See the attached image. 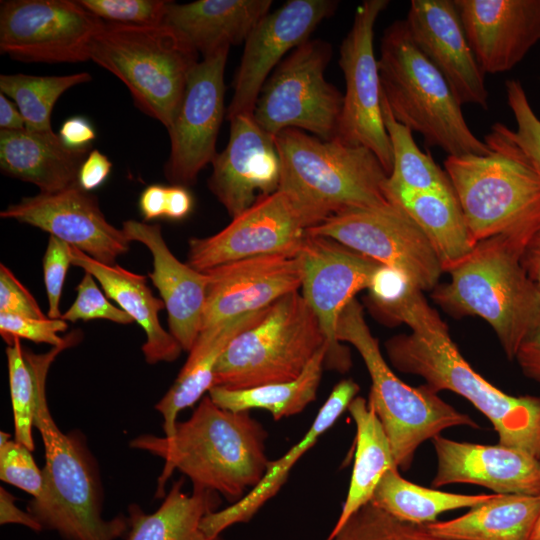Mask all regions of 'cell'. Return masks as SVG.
I'll list each match as a JSON object with an SVG mask.
<instances>
[{"label":"cell","instance_id":"484cf974","mask_svg":"<svg viewBox=\"0 0 540 540\" xmlns=\"http://www.w3.org/2000/svg\"><path fill=\"white\" fill-rule=\"evenodd\" d=\"M360 387L352 379H343L332 389L305 435L282 457L269 461L267 470L248 494L236 503L206 515L201 529L208 536L222 534L227 528L250 521L259 509L285 484L294 464L330 429L356 397Z\"/></svg>","mask_w":540,"mask_h":540},{"label":"cell","instance_id":"30bf717a","mask_svg":"<svg viewBox=\"0 0 540 540\" xmlns=\"http://www.w3.org/2000/svg\"><path fill=\"white\" fill-rule=\"evenodd\" d=\"M325 344L320 323L301 292L289 293L231 341L215 367L213 386L247 389L292 381Z\"/></svg>","mask_w":540,"mask_h":540},{"label":"cell","instance_id":"7bdbcfd3","mask_svg":"<svg viewBox=\"0 0 540 540\" xmlns=\"http://www.w3.org/2000/svg\"><path fill=\"white\" fill-rule=\"evenodd\" d=\"M0 479L33 498H39L44 490L43 471L36 465L31 450L15 439L0 446Z\"/></svg>","mask_w":540,"mask_h":540},{"label":"cell","instance_id":"ba28073f","mask_svg":"<svg viewBox=\"0 0 540 540\" xmlns=\"http://www.w3.org/2000/svg\"><path fill=\"white\" fill-rule=\"evenodd\" d=\"M34 426L45 451L44 490L27 506L43 529L64 540H116L128 532V518L102 516L99 481L81 441L63 433L47 404L46 386L38 394Z\"/></svg>","mask_w":540,"mask_h":540},{"label":"cell","instance_id":"e575fe53","mask_svg":"<svg viewBox=\"0 0 540 540\" xmlns=\"http://www.w3.org/2000/svg\"><path fill=\"white\" fill-rule=\"evenodd\" d=\"M327 350L328 345L325 344L301 375L292 381L247 389L213 386L208 395L219 407L230 411L262 409L270 412L274 420L296 415L316 399Z\"/></svg>","mask_w":540,"mask_h":540},{"label":"cell","instance_id":"603a6c76","mask_svg":"<svg viewBox=\"0 0 540 540\" xmlns=\"http://www.w3.org/2000/svg\"><path fill=\"white\" fill-rule=\"evenodd\" d=\"M484 74L509 71L540 40V0H454Z\"/></svg>","mask_w":540,"mask_h":540},{"label":"cell","instance_id":"6f0895ef","mask_svg":"<svg viewBox=\"0 0 540 540\" xmlns=\"http://www.w3.org/2000/svg\"><path fill=\"white\" fill-rule=\"evenodd\" d=\"M531 540H540V515L531 536Z\"/></svg>","mask_w":540,"mask_h":540},{"label":"cell","instance_id":"6da1fadb","mask_svg":"<svg viewBox=\"0 0 540 540\" xmlns=\"http://www.w3.org/2000/svg\"><path fill=\"white\" fill-rule=\"evenodd\" d=\"M376 314L390 323H404L410 334L385 342L391 364L421 376L438 392L449 390L470 401L493 424L499 444L522 449L540 459V398L510 396L477 373L459 352L446 323L422 291L412 287L396 303Z\"/></svg>","mask_w":540,"mask_h":540},{"label":"cell","instance_id":"2e32d148","mask_svg":"<svg viewBox=\"0 0 540 540\" xmlns=\"http://www.w3.org/2000/svg\"><path fill=\"white\" fill-rule=\"evenodd\" d=\"M297 256L302 271L300 292L328 344L324 367L345 373L352 361L348 348L337 340V323L355 295L368 289L381 264L329 237L310 233Z\"/></svg>","mask_w":540,"mask_h":540},{"label":"cell","instance_id":"816d5d0a","mask_svg":"<svg viewBox=\"0 0 540 540\" xmlns=\"http://www.w3.org/2000/svg\"><path fill=\"white\" fill-rule=\"evenodd\" d=\"M20 524L35 532L43 529L42 525L29 512L22 511L15 505V498L3 487L0 488V524Z\"/></svg>","mask_w":540,"mask_h":540},{"label":"cell","instance_id":"f35d334b","mask_svg":"<svg viewBox=\"0 0 540 540\" xmlns=\"http://www.w3.org/2000/svg\"><path fill=\"white\" fill-rule=\"evenodd\" d=\"M87 72L61 76L3 74L0 91L11 98L20 110L26 129L52 131L51 113L60 96L70 88L91 81Z\"/></svg>","mask_w":540,"mask_h":540},{"label":"cell","instance_id":"5b68a950","mask_svg":"<svg viewBox=\"0 0 540 540\" xmlns=\"http://www.w3.org/2000/svg\"><path fill=\"white\" fill-rule=\"evenodd\" d=\"M449 282L437 285L432 298L456 316L484 319L509 359L540 327V289L528 276L521 254L505 239L477 242L471 254L448 271Z\"/></svg>","mask_w":540,"mask_h":540},{"label":"cell","instance_id":"d6a6232c","mask_svg":"<svg viewBox=\"0 0 540 540\" xmlns=\"http://www.w3.org/2000/svg\"><path fill=\"white\" fill-rule=\"evenodd\" d=\"M183 484V479L175 481L152 513L131 504L125 540H224L221 535L208 536L201 529L202 519L218 510L219 494L199 487H193L192 493L186 494Z\"/></svg>","mask_w":540,"mask_h":540},{"label":"cell","instance_id":"ee69618b","mask_svg":"<svg viewBox=\"0 0 540 540\" xmlns=\"http://www.w3.org/2000/svg\"><path fill=\"white\" fill-rule=\"evenodd\" d=\"M76 291L77 297L75 301L62 314L61 319L69 322L104 319L123 325L135 322L128 313L109 301L90 273H84L83 278L76 287Z\"/></svg>","mask_w":540,"mask_h":540},{"label":"cell","instance_id":"7402d4cb","mask_svg":"<svg viewBox=\"0 0 540 540\" xmlns=\"http://www.w3.org/2000/svg\"><path fill=\"white\" fill-rule=\"evenodd\" d=\"M405 21L414 43L457 100L488 109L485 74L470 48L454 0H412Z\"/></svg>","mask_w":540,"mask_h":540},{"label":"cell","instance_id":"f5cc1de1","mask_svg":"<svg viewBox=\"0 0 540 540\" xmlns=\"http://www.w3.org/2000/svg\"><path fill=\"white\" fill-rule=\"evenodd\" d=\"M167 186L154 184L146 187L139 198V209L146 221L165 217Z\"/></svg>","mask_w":540,"mask_h":540},{"label":"cell","instance_id":"d4e9b609","mask_svg":"<svg viewBox=\"0 0 540 540\" xmlns=\"http://www.w3.org/2000/svg\"><path fill=\"white\" fill-rule=\"evenodd\" d=\"M127 239L144 244L153 256L148 274L168 313L170 334L183 350L190 351L202 328L208 279L179 261L168 248L159 224L127 220L122 224Z\"/></svg>","mask_w":540,"mask_h":540},{"label":"cell","instance_id":"60d3db41","mask_svg":"<svg viewBox=\"0 0 540 540\" xmlns=\"http://www.w3.org/2000/svg\"><path fill=\"white\" fill-rule=\"evenodd\" d=\"M78 2L105 22L130 26L162 25L169 3L164 0H78Z\"/></svg>","mask_w":540,"mask_h":540},{"label":"cell","instance_id":"d590c367","mask_svg":"<svg viewBox=\"0 0 540 540\" xmlns=\"http://www.w3.org/2000/svg\"><path fill=\"white\" fill-rule=\"evenodd\" d=\"M69 334L65 344L52 347L42 354L23 348L19 338H14L6 348L14 436L16 441L31 451L34 449L32 428L38 394L46 386L49 368L62 351L76 345L83 338L82 331L78 329Z\"/></svg>","mask_w":540,"mask_h":540},{"label":"cell","instance_id":"8d00e7d4","mask_svg":"<svg viewBox=\"0 0 540 540\" xmlns=\"http://www.w3.org/2000/svg\"><path fill=\"white\" fill-rule=\"evenodd\" d=\"M494 494L464 495L422 487L404 479L394 468L383 475L370 502L400 521L426 525L436 522L441 513L476 507Z\"/></svg>","mask_w":540,"mask_h":540},{"label":"cell","instance_id":"44dd1931","mask_svg":"<svg viewBox=\"0 0 540 540\" xmlns=\"http://www.w3.org/2000/svg\"><path fill=\"white\" fill-rule=\"evenodd\" d=\"M207 276L202 328L263 310L285 295L300 291L298 256H257L204 271Z\"/></svg>","mask_w":540,"mask_h":540},{"label":"cell","instance_id":"1f68e13d","mask_svg":"<svg viewBox=\"0 0 540 540\" xmlns=\"http://www.w3.org/2000/svg\"><path fill=\"white\" fill-rule=\"evenodd\" d=\"M422 231L443 271L466 259L477 242L472 238L454 190L402 192L389 197Z\"/></svg>","mask_w":540,"mask_h":540},{"label":"cell","instance_id":"7a4b0ae2","mask_svg":"<svg viewBox=\"0 0 540 540\" xmlns=\"http://www.w3.org/2000/svg\"><path fill=\"white\" fill-rule=\"evenodd\" d=\"M267 438L266 429L249 411L226 410L206 395L186 421L177 422L171 437L145 434L130 446L165 461L158 497L177 469L193 487L217 492L233 504L262 480L270 461Z\"/></svg>","mask_w":540,"mask_h":540},{"label":"cell","instance_id":"ffe728a7","mask_svg":"<svg viewBox=\"0 0 540 540\" xmlns=\"http://www.w3.org/2000/svg\"><path fill=\"white\" fill-rule=\"evenodd\" d=\"M230 121L229 141L212 161L208 187L233 219L279 188L281 164L273 135L253 114Z\"/></svg>","mask_w":540,"mask_h":540},{"label":"cell","instance_id":"8992f818","mask_svg":"<svg viewBox=\"0 0 540 540\" xmlns=\"http://www.w3.org/2000/svg\"><path fill=\"white\" fill-rule=\"evenodd\" d=\"M274 140L281 164L278 189L327 218L390 202L389 175L370 149L323 140L294 128L279 132Z\"/></svg>","mask_w":540,"mask_h":540},{"label":"cell","instance_id":"83f0119b","mask_svg":"<svg viewBox=\"0 0 540 540\" xmlns=\"http://www.w3.org/2000/svg\"><path fill=\"white\" fill-rule=\"evenodd\" d=\"M90 151L66 147L53 130L0 131L2 173L33 183L43 193L79 185V170Z\"/></svg>","mask_w":540,"mask_h":540},{"label":"cell","instance_id":"4dcf8cb0","mask_svg":"<svg viewBox=\"0 0 540 540\" xmlns=\"http://www.w3.org/2000/svg\"><path fill=\"white\" fill-rule=\"evenodd\" d=\"M539 515L540 495L495 493L460 517L424 526L450 540H531Z\"/></svg>","mask_w":540,"mask_h":540},{"label":"cell","instance_id":"d6986e66","mask_svg":"<svg viewBox=\"0 0 540 540\" xmlns=\"http://www.w3.org/2000/svg\"><path fill=\"white\" fill-rule=\"evenodd\" d=\"M0 216L46 231L107 265H115L129 250L130 241L123 230L107 221L96 196L79 185L24 197Z\"/></svg>","mask_w":540,"mask_h":540},{"label":"cell","instance_id":"db71d44e","mask_svg":"<svg viewBox=\"0 0 540 540\" xmlns=\"http://www.w3.org/2000/svg\"><path fill=\"white\" fill-rule=\"evenodd\" d=\"M193 208V197L187 187L167 186L165 217L171 220L186 218Z\"/></svg>","mask_w":540,"mask_h":540},{"label":"cell","instance_id":"bcb514c9","mask_svg":"<svg viewBox=\"0 0 540 540\" xmlns=\"http://www.w3.org/2000/svg\"><path fill=\"white\" fill-rule=\"evenodd\" d=\"M71 246L50 236L43 257V275L48 297V317L61 319L60 301L65 277L71 262Z\"/></svg>","mask_w":540,"mask_h":540},{"label":"cell","instance_id":"4316f807","mask_svg":"<svg viewBox=\"0 0 540 540\" xmlns=\"http://www.w3.org/2000/svg\"><path fill=\"white\" fill-rule=\"evenodd\" d=\"M271 5V0L169 1L163 25L176 30L205 58L245 42Z\"/></svg>","mask_w":540,"mask_h":540},{"label":"cell","instance_id":"9a60e30c","mask_svg":"<svg viewBox=\"0 0 540 540\" xmlns=\"http://www.w3.org/2000/svg\"><path fill=\"white\" fill-rule=\"evenodd\" d=\"M103 23L78 1H1L0 51L23 62L87 61Z\"/></svg>","mask_w":540,"mask_h":540},{"label":"cell","instance_id":"f6af8a7d","mask_svg":"<svg viewBox=\"0 0 540 540\" xmlns=\"http://www.w3.org/2000/svg\"><path fill=\"white\" fill-rule=\"evenodd\" d=\"M67 327V321L63 319H35L0 313V334L8 345L14 338H19L60 346L68 341L70 334L61 337L58 333L66 331Z\"/></svg>","mask_w":540,"mask_h":540},{"label":"cell","instance_id":"5bb4252c","mask_svg":"<svg viewBox=\"0 0 540 540\" xmlns=\"http://www.w3.org/2000/svg\"><path fill=\"white\" fill-rule=\"evenodd\" d=\"M388 4V0L363 1L341 43L339 65L346 88L334 139L370 149L389 175L393 156L383 122L378 60L373 46L377 18Z\"/></svg>","mask_w":540,"mask_h":540},{"label":"cell","instance_id":"c3c4849f","mask_svg":"<svg viewBox=\"0 0 540 540\" xmlns=\"http://www.w3.org/2000/svg\"><path fill=\"white\" fill-rule=\"evenodd\" d=\"M111 168L112 162L105 154L97 149L91 150L80 167L79 186L87 192L99 188L108 178Z\"/></svg>","mask_w":540,"mask_h":540},{"label":"cell","instance_id":"836d02e7","mask_svg":"<svg viewBox=\"0 0 540 540\" xmlns=\"http://www.w3.org/2000/svg\"><path fill=\"white\" fill-rule=\"evenodd\" d=\"M348 411L356 425V447L351 480L340 515L328 536L334 535L361 507L371 501L383 475L395 464L386 432L363 397H355Z\"/></svg>","mask_w":540,"mask_h":540},{"label":"cell","instance_id":"f546056e","mask_svg":"<svg viewBox=\"0 0 540 540\" xmlns=\"http://www.w3.org/2000/svg\"><path fill=\"white\" fill-rule=\"evenodd\" d=\"M268 308L201 330L174 384L155 405L163 417L164 436L171 437L175 433L178 414L201 400L213 387L215 367L231 341L258 323Z\"/></svg>","mask_w":540,"mask_h":540},{"label":"cell","instance_id":"9c48e42d","mask_svg":"<svg viewBox=\"0 0 540 540\" xmlns=\"http://www.w3.org/2000/svg\"><path fill=\"white\" fill-rule=\"evenodd\" d=\"M336 337L340 343L351 344L366 365L372 382L368 403L386 432L398 469H409L419 445L444 429L479 428L471 417L443 401L426 384L411 387L392 372L356 299L342 311Z\"/></svg>","mask_w":540,"mask_h":540},{"label":"cell","instance_id":"ab89813d","mask_svg":"<svg viewBox=\"0 0 540 540\" xmlns=\"http://www.w3.org/2000/svg\"><path fill=\"white\" fill-rule=\"evenodd\" d=\"M326 540H450L429 532L424 525L396 519L371 502L355 512Z\"/></svg>","mask_w":540,"mask_h":540},{"label":"cell","instance_id":"cb8c5ba5","mask_svg":"<svg viewBox=\"0 0 540 540\" xmlns=\"http://www.w3.org/2000/svg\"><path fill=\"white\" fill-rule=\"evenodd\" d=\"M437 471L432 485L471 483L496 494L540 495V459L515 447L432 439Z\"/></svg>","mask_w":540,"mask_h":540},{"label":"cell","instance_id":"b9f144b4","mask_svg":"<svg viewBox=\"0 0 540 540\" xmlns=\"http://www.w3.org/2000/svg\"><path fill=\"white\" fill-rule=\"evenodd\" d=\"M505 90L508 106L516 121V129L509 128L510 136L540 171V119L518 80H507Z\"/></svg>","mask_w":540,"mask_h":540},{"label":"cell","instance_id":"7c38bea8","mask_svg":"<svg viewBox=\"0 0 540 540\" xmlns=\"http://www.w3.org/2000/svg\"><path fill=\"white\" fill-rule=\"evenodd\" d=\"M327 217L292 193L260 197L218 233L191 238L187 264L204 272L229 262L266 255H298L308 230Z\"/></svg>","mask_w":540,"mask_h":540},{"label":"cell","instance_id":"f1b7e54d","mask_svg":"<svg viewBox=\"0 0 540 540\" xmlns=\"http://www.w3.org/2000/svg\"><path fill=\"white\" fill-rule=\"evenodd\" d=\"M70 256L73 265L90 273L100 283L106 296L142 327L146 335L142 352L147 363L171 362L179 357L182 347L159 321V312L165 304L153 295L144 275L118 264L101 263L72 246Z\"/></svg>","mask_w":540,"mask_h":540},{"label":"cell","instance_id":"e0dca14e","mask_svg":"<svg viewBox=\"0 0 540 540\" xmlns=\"http://www.w3.org/2000/svg\"><path fill=\"white\" fill-rule=\"evenodd\" d=\"M230 48L203 58L192 70L171 127L164 174L173 185H193L216 156L224 117V71Z\"/></svg>","mask_w":540,"mask_h":540},{"label":"cell","instance_id":"8fae6325","mask_svg":"<svg viewBox=\"0 0 540 540\" xmlns=\"http://www.w3.org/2000/svg\"><path fill=\"white\" fill-rule=\"evenodd\" d=\"M329 43L308 40L291 51L266 80L253 117L275 136L285 129L310 132L323 140L336 136L343 94L325 78Z\"/></svg>","mask_w":540,"mask_h":540},{"label":"cell","instance_id":"11a10c76","mask_svg":"<svg viewBox=\"0 0 540 540\" xmlns=\"http://www.w3.org/2000/svg\"><path fill=\"white\" fill-rule=\"evenodd\" d=\"M521 263L528 276L540 289V229L524 248Z\"/></svg>","mask_w":540,"mask_h":540},{"label":"cell","instance_id":"4fadbf2b","mask_svg":"<svg viewBox=\"0 0 540 540\" xmlns=\"http://www.w3.org/2000/svg\"><path fill=\"white\" fill-rule=\"evenodd\" d=\"M308 233L329 237L403 272L421 291L434 290L444 272L422 231L392 202L331 215Z\"/></svg>","mask_w":540,"mask_h":540},{"label":"cell","instance_id":"7dc6e473","mask_svg":"<svg viewBox=\"0 0 540 540\" xmlns=\"http://www.w3.org/2000/svg\"><path fill=\"white\" fill-rule=\"evenodd\" d=\"M0 313L45 319L36 299L4 264H0Z\"/></svg>","mask_w":540,"mask_h":540},{"label":"cell","instance_id":"f907efd6","mask_svg":"<svg viewBox=\"0 0 540 540\" xmlns=\"http://www.w3.org/2000/svg\"><path fill=\"white\" fill-rule=\"evenodd\" d=\"M515 358L527 377L540 382V327L523 341Z\"/></svg>","mask_w":540,"mask_h":540},{"label":"cell","instance_id":"74e56055","mask_svg":"<svg viewBox=\"0 0 540 540\" xmlns=\"http://www.w3.org/2000/svg\"><path fill=\"white\" fill-rule=\"evenodd\" d=\"M381 108L393 156L386 188L388 199L402 192L453 189L445 170H442L429 154L421 151L411 129L393 117L382 95Z\"/></svg>","mask_w":540,"mask_h":540},{"label":"cell","instance_id":"3957f363","mask_svg":"<svg viewBox=\"0 0 540 540\" xmlns=\"http://www.w3.org/2000/svg\"><path fill=\"white\" fill-rule=\"evenodd\" d=\"M486 155L447 156L444 168L472 238L505 239L521 255L540 229V171L495 123Z\"/></svg>","mask_w":540,"mask_h":540},{"label":"cell","instance_id":"9f6ffc18","mask_svg":"<svg viewBox=\"0 0 540 540\" xmlns=\"http://www.w3.org/2000/svg\"><path fill=\"white\" fill-rule=\"evenodd\" d=\"M0 127L1 130L25 129V120L17 105L9 97L0 93Z\"/></svg>","mask_w":540,"mask_h":540},{"label":"cell","instance_id":"277c9868","mask_svg":"<svg viewBox=\"0 0 540 540\" xmlns=\"http://www.w3.org/2000/svg\"><path fill=\"white\" fill-rule=\"evenodd\" d=\"M378 70L381 95L393 117L420 134L427 146L447 156L490 153L469 128L445 78L414 43L405 19L384 30Z\"/></svg>","mask_w":540,"mask_h":540},{"label":"cell","instance_id":"681fc988","mask_svg":"<svg viewBox=\"0 0 540 540\" xmlns=\"http://www.w3.org/2000/svg\"><path fill=\"white\" fill-rule=\"evenodd\" d=\"M58 136L66 147L86 150L90 149L91 143L96 138V131L87 118L73 116L63 122Z\"/></svg>","mask_w":540,"mask_h":540},{"label":"cell","instance_id":"ac0fdd59","mask_svg":"<svg viewBox=\"0 0 540 540\" xmlns=\"http://www.w3.org/2000/svg\"><path fill=\"white\" fill-rule=\"evenodd\" d=\"M338 1L289 0L268 13L244 42L233 80L226 119L253 114L260 92L273 70L295 48L309 40L317 26L336 10Z\"/></svg>","mask_w":540,"mask_h":540},{"label":"cell","instance_id":"52a82bcc","mask_svg":"<svg viewBox=\"0 0 540 540\" xmlns=\"http://www.w3.org/2000/svg\"><path fill=\"white\" fill-rule=\"evenodd\" d=\"M199 53L166 25L105 22L94 37L90 60L119 78L135 106L167 130L181 103Z\"/></svg>","mask_w":540,"mask_h":540}]
</instances>
